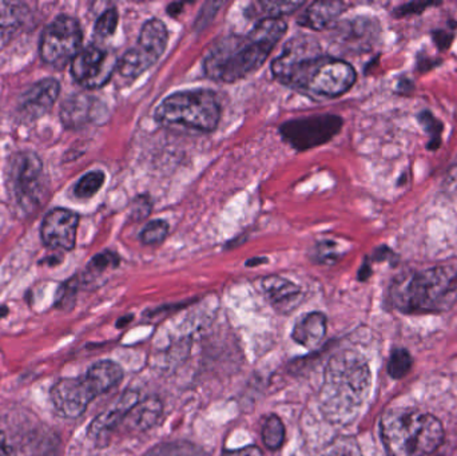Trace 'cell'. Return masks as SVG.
<instances>
[{
    "instance_id": "obj_3",
    "label": "cell",
    "mask_w": 457,
    "mask_h": 456,
    "mask_svg": "<svg viewBox=\"0 0 457 456\" xmlns=\"http://www.w3.org/2000/svg\"><path fill=\"white\" fill-rule=\"evenodd\" d=\"M371 390L369 365L357 352L345 350L330 359L319 395L321 408L332 423L346 425L359 414Z\"/></svg>"
},
{
    "instance_id": "obj_2",
    "label": "cell",
    "mask_w": 457,
    "mask_h": 456,
    "mask_svg": "<svg viewBox=\"0 0 457 456\" xmlns=\"http://www.w3.org/2000/svg\"><path fill=\"white\" fill-rule=\"evenodd\" d=\"M281 19H262L246 35H232L217 43L203 61L206 75L217 82H235L265 64L287 32Z\"/></svg>"
},
{
    "instance_id": "obj_42",
    "label": "cell",
    "mask_w": 457,
    "mask_h": 456,
    "mask_svg": "<svg viewBox=\"0 0 457 456\" xmlns=\"http://www.w3.org/2000/svg\"><path fill=\"white\" fill-rule=\"evenodd\" d=\"M7 312H9V309L6 307H1L0 308V318H4L6 315H7Z\"/></svg>"
},
{
    "instance_id": "obj_11",
    "label": "cell",
    "mask_w": 457,
    "mask_h": 456,
    "mask_svg": "<svg viewBox=\"0 0 457 456\" xmlns=\"http://www.w3.org/2000/svg\"><path fill=\"white\" fill-rule=\"evenodd\" d=\"M118 67V59L110 50L90 44L78 54L71 62V74L75 82L88 90L106 85Z\"/></svg>"
},
{
    "instance_id": "obj_29",
    "label": "cell",
    "mask_w": 457,
    "mask_h": 456,
    "mask_svg": "<svg viewBox=\"0 0 457 456\" xmlns=\"http://www.w3.org/2000/svg\"><path fill=\"white\" fill-rule=\"evenodd\" d=\"M169 234V225L163 220L150 221L140 232V241L145 245L157 246L162 244Z\"/></svg>"
},
{
    "instance_id": "obj_15",
    "label": "cell",
    "mask_w": 457,
    "mask_h": 456,
    "mask_svg": "<svg viewBox=\"0 0 457 456\" xmlns=\"http://www.w3.org/2000/svg\"><path fill=\"white\" fill-rule=\"evenodd\" d=\"M59 93L61 83L53 78H46L36 82L21 96L19 105L21 117L29 119L42 117L53 106Z\"/></svg>"
},
{
    "instance_id": "obj_27",
    "label": "cell",
    "mask_w": 457,
    "mask_h": 456,
    "mask_svg": "<svg viewBox=\"0 0 457 456\" xmlns=\"http://www.w3.org/2000/svg\"><path fill=\"white\" fill-rule=\"evenodd\" d=\"M417 118H419L420 125L424 128L431 138L429 143H428V149H438L441 145V133L444 128L443 123L429 110L421 111Z\"/></svg>"
},
{
    "instance_id": "obj_31",
    "label": "cell",
    "mask_w": 457,
    "mask_h": 456,
    "mask_svg": "<svg viewBox=\"0 0 457 456\" xmlns=\"http://www.w3.org/2000/svg\"><path fill=\"white\" fill-rule=\"evenodd\" d=\"M118 26V12L115 9L105 11L96 23V34L99 38H110L114 35Z\"/></svg>"
},
{
    "instance_id": "obj_16",
    "label": "cell",
    "mask_w": 457,
    "mask_h": 456,
    "mask_svg": "<svg viewBox=\"0 0 457 456\" xmlns=\"http://www.w3.org/2000/svg\"><path fill=\"white\" fill-rule=\"evenodd\" d=\"M260 288L270 304L281 313H289L302 301V290L285 277L267 276L260 281Z\"/></svg>"
},
{
    "instance_id": "obj_32",
    "label": "cell",
    "mask_w": 457,
    "mask_h": 456,
    "mask_svg": "<svg viewBox=\"0 0 457 456\" xmlns=\"http://www.w3.org/2000/svg\"><path fill=\"white\" fill-rule=\"evenodd\" d=\"M119 264V257L113 252H102L99 255H94V258L90 261L87 266V272L93 275H99L103 273L110 268H115Z\"/></svg>"
},
{
    "instance_id": "obj_18",
    "label": "cell",
    "mask_w": 457,
    "mask_h": 456,
    "mask_svg": "<svg viewBox=\"0 0 457 456\" xmlns=\"http://www.w3.org/2000/svg\"><path fill=\"white\" fill-rule=\"evenodd\" d=\"M96 101L83 94L70 96L61 107V121L64 128L79 130L94 121Z\"/></svg>"
},
{
    "instance_id": "obj_33",
    "label": "cell",
    "mask_w": 457,
    "mask_h": 456,
    "mask_svg": "<svg viewBox=\"0 0 457 456\" xmlns=\"http://www.w3.org/2000/svg\"><path fill=\"white\" fill-rule=\"evenodd\" d=\"M75 293H76V285H75L74 280L64 283L63 285L59 289L58 292V298H56V307L64 309L67 307H73L74 305Z\"/></svg>"
},
{
    "instance_id": "obj_36",
    "label": "cell",
    "mask_w": 457,
    "mask_h": 456,
    "mask_svg": "<svg viewBox=\"0 0 457 456\" xmlns=\"http://www.w3.org/2000/svg\"><path fill=\"white\" fill-rule=\"evenodd\" d=\"M222 456H264L261 448L257 446H247L240 450H230V451H225Z\"/></svg>"
},
{
    "instance_id": "obj_35",
    "label": "cell",
    "mask_w": 457,
    "mask_h": 456,
    "mask_svg": "<svg viewBox=\"0 0 457 456\" xmlns=\"http://www.w3.org/2000/svg\"><path fill=\"white\" fill-rule=\"evenodd\" d=\"M436 3H431V1H412V3H406V4H403L400 6L399 9H396V16L401 18V16H408V15H412V14H421L423 11H426V9L431 7V6H435Z\"/></svg>"
},
{
    "instance_id": "obj_34",
    "label": "cell",
    "mask_w": 457,
    "mask_h": 456,
    "mask_svg": "<svg viewBox=\"0 0 457 456\" xmlns=\"http://www.w3.org/2000/svg\"><path fill=\"white\" fill-rule=\"evenodd\" d=\"M316 258H319L321 263H334L339 257L337 253V244L330 243V241H324L321 244L316 245Z\"/></svg>"
},
{
    "instance_id": "obj_40",
    "label": "cell",
    "mask_w": 457,
    "mask_h": 456,
    "mask_svg": "<svg viewBox=\"0 0 457 456\" xmlns=\"http://www.w3.org/2000/svg\"><path fill=\"white\" fill-rule=\"evenodd\" d=\"M266 261H267L266 258H255V260H249V261L246 263V265L253 266V265H255V264H261V263H266Z\"/></svg>"
},
{
    "instance_id": "obj_10",
    "label": "cell",
    "mask_w": 457,
    "mask_h": 456,
    "mask_svg": "<svg viewBox=\"0 0 457 456\" xmlns=\"http://www.w3.org/2000/svg\"><path fill=\"white\" fill-rule=\"evenodd\" d=\"M342 119L337 116H314L287 121L281 125L279 133L293 149L310 150L329 142L340 133Z\"/></svg>"
},
{
    "instance_id": "obj_14",
    "label": "cell",
    "mask_w": 457,
    "mask_h": 456,
    "mask_svg": "<svg viewBox=\"0 0 457 456\" xmlns=\"http://www.w3.org/2000/svg\"><path fill=\"white\" fill-rule=\"evenodd\" d=\"M138 403V393L135 391H126L117 403L110 407L103 414L98 415L93 423L88 427V436L96 440L105 443L111 435V432L118 425L123 423L128 412Z\"/></svg>"
},
{
    "instance_id": "obj_19",
    "label": "cell",
    "mask_w": 457,
    "mask_h": 456,
    "mask_svg": "<svg viewBox=\"0 0 457 456\" xmlns=\"http://www.w3.org/2000/svg\"><path fill=\"white\" fill-rule=\"evenodd\" d=\"M344 10L345 4L340 1H316L302 12L298 24L309 30L322 31L334 26Z\"/></svg>"
},
{
    "instance_id": "obj_37",
    "label": "cell",
    "mask_w": 457,
    "mask_h": 456,
    "mask_svg": "<svg viewBox=\"0 0 457 456\" xmlns=\"http://www.w3.org/2000/svg\"><path fill=\"white\" fill-rule=\"evenodd\" d=\"M433 39L440 50H447L453 39V35L446 31H435L433 32Z\"/></svg>"
},
{
    "instance_id": "obj_30",
    "label": "cell",
    "mask_w": 457,
    "mask_h": 456,
    "mask_svg": "<svg viewBox=\"0 0 457 456\" xmlns=\"http://www.w3.org/2000/svg\"><path fill=\"white\" fill-rule=\"evenodd\" d=\"M414 360L408 350H394L388 363V372L394 379H403L412 368Z\"/></svg>"
},
{
    "instance_id": "obj_21",
    "label": "cell",
    "mask_w": 457,
    "mask_h": 456,
    "mask_svg": "<svg viewBox=\"0 0 457 456\" xmlns=\"http://www.w3.org/2000/svg\"><path fill=\"white\" fill-rule=\"evenodd\" d=\"M27 16L29 9L24 4L0 0V49L18 35Z\"/></svg>"
},
{
    "instance_id": "obj_1",
    "label": "cell",
    "mask_w": 457,
    "mask_h": 456,
    "mask_svg": "<svg viewBox=\"0 0 457 456\" xmlns=\"http://www.w3.org/2000/svg\"><path fill=\"white\" fill-rule=\"evenodd\" d=\"M272 73L279 83L314 98L342 96L357 79L351 64L336 56L322 55L317 41L309 36L290 39L273 61Z\"/></svg>"
},
{
    "instance_id": "obj_20",
    "label": "cell",
    "mask_w": 457,
    "mask_h": 456,
    "mask_svg": "<svg viewBox=\"0 0 457 456\" xmlns=\"http://www.w3.org/2000/svg\"><path fill=\"white\" fill-rule=\"evenodd\" d=\"M327 335V318L321 312H310L298 320L292 338L299 345L314 350Z\"/></svg>"
},
{
    "instance_id": "obj_5",
    "label": "cell",
    "mask_w": 457,
    "mask_h": 456,
    "mask_svg": "<svg viewBox=\"0 0 457 456\" xmlns=\"http://www.w3.org/2000/svg\"><path fill=\"white\" fill-rule=\"evenodd\" d=\"M380 428L388 456H431L444 439L438 419L411 408L386 411Z\"/></svg>"
},
{
    "instance_id": "obj_17",
    "label": "cell",
    "mask_w": 457,
    "mask_h": 456,
    "mask_svg": "<svg viewBox=\"0 0 457 456\" xmlns=\"http://www.w3.org/2000/svg\"><path fill=\"white\" fill-rule=\"evenodd\" d=\"M341 41L353 51H365L372 47L379 38V24L372 19L357 18L345 23L340 29Z\"/></svg>"
},
{
    "instance_id": "obj_6",
    "label": "cell",
    "mask_w": 457,
    "mask_h": 456,
    "mask_svg": "<svg viewBox=\"0 0 457 456\" xmlns=\"http://www.w3.org/2000/svg\"><path fill=\"white\" fill-rule=\"evenodd\" d=\"M221 107L213 91L183 90L165 98L155 110V121L165 128L210 133L218 126Z\"/></svg>"
},
{
    "instance_id": "obj_41",
    "label": "cell",
    "mask_w": 457,
    "mask_h": 456,
    "mask_svg": "<svg viewBox=\"0 0 457 456\" xmlns=\"http://www.w3.org/2000/svg\"><path fill=\"white\" fill-rule=\"evenodd\" d=\"M130 320H131V316H128V318H120L117 323L118 328H120V325H125Z\"/></svg>"
},
{
    "instance_id": "obj_28",
    "label": "cell",
    "mask_w": 457,
    "mask_h": 456,
    "mask_svg": "<svg viewBox=\"0 0 457 456\" xmlns=\"http://www.w3.org/2000/svg\"><path fill=\"white\" fill-rule=\"evenodd\" d=\"M322 456H362V454L354 437L340 436L325 448Z\"/></svg>"
},
{
    "instance_id": "obj_24",
    "label": "cell",
    "mask_w": 457,
    "mask_h": 456,
    "mask_svg": "<svg viewBox=\"0 0 457 456\" xmlns=\"http://www.w3.org/2000/svg\"><path fill=\"white\" fill-rule=\"evenodd\" d=\"M302 6L301 1H260L249 7L252 18L279 19L282 15L292 14Z\"/></svg>"
},
{
    "instance_id": "obj_9",
    "label": "cell",
    "mask_w": 457,
    "mask_h": 456,
    "mask_svg": "<svg viewBox=\"0 0 457 456\" xmlns=\"http://www.w3.org/2000/svg\"><path fill=\"white\" fill-rule=\"evenodd\" d=\"M169 32L160 19L146 21L139 34L137 44L118 61V73L123 78L134 79L149 70L165 53Z\"/></svg>"
},
{
    "instance_id": "obj_12",
    "label": "cell",
    "mask_w": 457,
    "mask_h": 456,
    "mask_svg": "<svg viewBox=\"0 0 457 456\" xmlns=\"http://www.w3.org/2000/svg\"><path fill=\"white\" fill-rule=\"evenodd\" d=\"M50 396L55 411L66 419L79 417L88 404L98 397L86 376L59 380L51 388Z\"/></svg>"
},
{
    "instance_id": "obj_7",
    "label": "cell",
    "mask_w": 457,
    "mask_h": 456,
    "mask_svg": "<svg viewBox=\"0 0 457 456\" xmlns=\"http://www.w3.org/2000/svg\"><path fill=\"white\" fill-rule=\"evenodd\" d=\"M10 191L23 212L34 213L42 208L50 196L48 181L41 158L32 151H21L11 159Z\"/></svg>"
},
{
    "instance_id": "obj_26",
    "label": "cell",
    "mask_w": 457,
    "mask_h": 456,
    "mask_svg": "<svg viewBox=\"0 0 457 456\" xmlns=\"http://www.w3.org/2000/svg\"><path fill=\"white\" fill-rule=\"evenodd\" d=\"M103 182H105L103 171L96 170V171L87 173L75 185V197H78L81 200H87V198L94 197L99 189L103 186Z\"/></svg>"
},
{
    "instance_id": "obj_38",
    "label": "cell",
    "mask_w": 457,
    "mask_h": 456,
    "mask_svg": "<svg viewBox=\"0 0 457 456\" xmlns=\"http://www.w3.org/2000/svg\"><path fill=\"white\" fill-rule=\"evenodd\" d=\"M446 185H447L449 189H455V188H457V158L455 159V162L451 165V168L448 169Z\"/></svg>"
},
{
    "instance_id": "obj_8",
    "label": "cell",
    "mask_w": 457,
    "mask_h": 456,
    "mask_svg": "<svg viewBox=\"0 0 457 456\" xmlns=\"http://www.w3.org/2000/svg\"><path fill=\"white\" fill-rule=\"evenodd\" d=\"M83 32L79 21L68 15H59L43 31L39 53L44 64L63 69L81 53Z\"/></svg>"
},
{
    "instance_id": "obj_25",
    "label": "cell",
    "mask_w": 457,
    "mask_h": 456,
    "mask_svg": "<svg viewBox=\"0 0 457 456\" xmlns=\"http://www.w3.org/2000/svg\"><path fill=\"white\" fill-rule=\"evenodd\" d=\"M262 440L269 450H278L284 445L285 427L276 415L267 417L262 428Z\"/></svg>"
},
{
    "instance_id": "obj_13",
    "label": "cell",
    "mask_w": 457,
    "mask_h": 456,
    "mask_svg": "<svg viewBox=\"0 0 457 456\" xmlns=\"http://www.w3.org/2000/svg\"><path fill=\"white\" fill-rule=\"evenodd\" d=\"M79 216L73 211L56 208L47 213L41 228L43 244L53 249L71 250L76 243Z\"/></svg>"
},
{
    "instance_id": "obj_22",
    "label": "cell",
    "mask_w": 457,
    "mask_h": 456,
    "mask_svg": "<svg viewBox=\"0 0 457 456\" xmlns=\"http://www.w3.org/2000/svg\"><path fill=\"white\" fill-rule=\"evenodd\" d=\"M96 395H102L114 388L123 378L120 365L111 360L98 361L85 375Z\"/></svg>"
},
{
    "instance_id": "obj_23",
    "label": "cell",
    "mask_w": 457,
    "mask_h": 456,
    "mask_svg": "<svg viewBox=\"0 0 457 456\" xmlns=\"http://www.w3.org/2000/svg\"><path fill=\"white\" fill-rule=\"evenodd\" d=\"M162 410L163 407L158 397H148L143 402H138L123 422L128 423L130 430L142 432L155 425L162 415Z\"/></svg>"
},
{
    "instance_id": "obj_39",
    "label": "cell",
    "mask_w": 457,
    "mask_h": 456,
    "mask_svg": "<svg viewBox=\"0 0 457 456\" xmlns=\"http://www.w3.org/2000/svg\"><path fill=\"white\" fill-rule=\"evenodd\" d=\"M0 456H9V446L6 442V436L0 431Z\"/></svg>"
},
{
    "instance_id": "obj_4",
    "label": "cell",
    "mask_w": 457,
    "mask_h": 456,
    "mask_svg": "<svg viewBox=\"0 0 457 456\" xmlns=\"http://www.w3.org/2000/svg\"><path fill=\"white\" fill-rule=\"evenodd\" d=\"M457 298V270L449 266H433L403 273L391 287L394 308L405 313L443 312Z\"/></svg>"
}]
</instances>
